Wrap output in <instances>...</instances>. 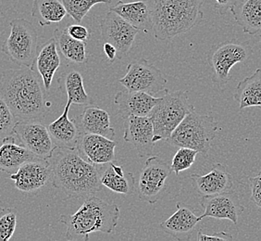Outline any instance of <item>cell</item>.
I'll use <instances>...</instances> for the list:
<instances>
[{"label":"cell","mask_w":261,"mask_h":241,"mask_svg":"<svg viewBox=\"0 0 261 241\" xmlns=\"http://www.w3.org/2000/svg\"><path fill=\"white\" fill-rule=\"evenodd\" d=\"M68 102L76 105L87 106L94 104L90 95L86 93L84 78L79 71L71 70L67 74L64 79Z\"/></svg>","instance_id":"obj_30"},{"label":"cell","mask_w":261,"mask_h":241,"mask_svg":"<svg viewBox=\"0 0 261 241\" xmlns=\"http://www.w3.org/2000/svg\"><path fill=\"white\" fill-rule=\"evenodd\" d=\"M160 101V97L140 91H119L114 98L118 113L122 119L130 116H148Z\"/></svg>","instance_id":"obj_17"},{"label":"cell","mask_w":261,"mask_h":241,"mask_svg":"<svg viewBox=\"0 0 261 241\" xmlns=\"http://www.w3.org/2000/svg\"><path fill=\"white\" fill-rule=\"evenodd\" d=\"M68 34L76 40L82 42H87L90 38V32L86 26H81L80 23L77 25H70L66 28Z\"/></svg>","instance_id":"obj_36"},{"label":"cell","mask_w":261,"mask_h":241,"mask_svg":"<svg viewBox=\"0 0 261 241\" xmlns=\"http://www.w3.org/2000/svg\"><path fill=\"white\" fill-rule=\"evenodd\" d=\"M118 142L106 136L95 134H84L78 151L83 152L87 161L92 163L105 164L115 160V149Z\"/></svg>","instance_id":"obj_19"},{"label":"cell","mask_w":261,"mask_h":241,"mask_svg":"<svg viewBox=\"0 0 261 241\" xmlns=\"http://www.w3.org/2000/svg\"><path fill=\"white\" fill-rule=\"evenodd\" d=\"M120 214V208L117 205L93 195L87 197L73 214L61 215L60 221L67 226L65 236L68 240L88 241L91 234L96 232L113 233Z\"/></svg>","instance_id":"obj_3"},{"label":"cell","mask_w":261,"mask_h":241,"mask_svg":"<svg viewBox=\"0 0 261 241\" xmlns=\"http://www.w3.org/2000/svg\"><path fill=\"white\" fill-rule=\"evenodd\" d=\"M83 134H95L114 140L115 130L111 125L110 114L95 104L86 106L82 114L75 118Z\"/></svg>","instance_id":"obj_21"},{"label":"cell","mask_w":261,"mask_h":241,"mask_svg":"<svg viewBox=\"0 0 261 241\" xmlns=\"http://www.w3.org/2000/svg\"><path fill=\"white\" fill-rule=\"evenodd\" d=\"M61 58L56 44L54 37L45 42L38 47L35 64L37 71L43 81L45 90L48 92L50 89L52 81L56 71L61 66Z\"/></svg>","instance_id":"obj_22"},{"label":"cell","mask_w":261,"mask_h":241,"mask_svg":"<svg viewBox=\"0 0 261 241\" xmlns=\"http://www.w3.org/2000/svg\"><path fill=\"white\" fill-rule=\"evenodd\" d=\"M251 201L261 211V172L256 176L249 177Z\"/></svg>","instance_id":"obj_35"},{"label":"cell","mask_w":261,"mask_h":241,"mask_svg":"<svg viewBox=\"0 0 261 241\" xmlns=\"http://www.w3.org/2000/svg\"><path fill=\"white\" fill-rule=\"evenodd\" d=\"M51 162L53 186L67 199H83L101 190L100 175L96 164L85 160L78 150H62Z\"/></svg>","instance_id":"obj_2"},{"label":"cell","mask_w":261,"mask_h":241,"mask_svg":"<svg viewBox=\"0 0 261 241\" xmlns=\"http://www.w3.org/2000/svg\"><path fill=\"white\" fill-rule=\"evenodd\" d=\"M103 49H104V52H105L109 61L111 63H113V61L117 59V50H116L115 46L111 45V43L105 42V44L103 45Z\"/></svg>","instance_id":"obj_39"},{"label":"cell","mask_w":261,"mask_h":241,"mask_svg":"<svg viewBox=\"0 0 261 241\" xmlns=\"http://www.w3.org/2000/svg\"><path fill=\"white\" fill-rule=\"evenodd\" d=\"M12 135L39 159L51 160L58 150L47 127L39 120H17Z\"/></svg>","instance_id":"obj_10"},{"label":"cell","mask_w":261,"mask_h":241,"mask_svg":"<svg viewBox=\"0 0 261 241\" xmlns=\"http://www.w3.org/2000/svg\"><path fill=\"white\" fill-rule=\"evenodd\" d=\"M17 227V212L12 208L0 211V241H9L12 238Z\"/></svg>","instance_id":"obj_33"},{"label":"cell","mask_w":261,"mask_h":241,"mask_svg":"<svg viewBox=\"0 0 261 241\" xmlns=\"http://www.w3.org/2000/svg\"><path fill=\"white\" fill-rule=\"evenodd\" d=\"M233 237L231 236L230 233H226V232H216L213 234H204L202 232H198L197 234V240L198 241H229L232 240Z\"/></svg>","instance_id":"obj_37"},{"label":"cell","mask_w":261,"mask_h":241,"mask_svg":"<svg viewBox=\"0 0 261 241\" xmlns=\"http://www.w3.org/2000/svg\"><path fill=\"white\" fill-rule=\"evenodd\" d=\"M119 82L127 90L140 91L156 95L168 92V80L159 68L146 59L135 60L127 66L125 76Z\"/></svg>","instance_id":"obj_9"},{"label":"cell","mask_w":261,"mask_h":241,"mask_svg":"<svg viewBox=\"0 0 261 241\" xmlns=\"http://www.w3.org/2000/svg\"><path fill=\"white\" fill-rule=\"evenodd\" d=\"M36 158L25 147L16 143L14 135L6 136L2 139L0 146V172H5L9 175L14 174L21 164Z\"/></svg>","instance_id":"obj_24"},{"label":"cell","mask_w":261,"mask_h":241,"mask_svg":"<svg viewBox=\"0 0 261 241\" xmlns=\"http://www.w3.org/2000/svg\"><path fill=\"white\" fill-rule=\"evenodd\" d=\"M54 38L58 51L66 60L75 64H86L88 61L86 42L72 38L64 29H56Z\"/></svg>","instance_id":"obj_27"},{"label":"cell","mask_w":261,"mask_h":241,"mask_svg":"<svg viewBox=\"0 0 261 241\" xmlns=\"http://www.w3.org/2000/svg\"><path fill=\"white\" fill-rule=\"evenodd\" d=\"M17 119L5 100L0 95V139L12 135Z\"/></svg>","instance_id":"obj_34"},{"label":"cell","mask_w":261,"mask_h":241,"mask_svg":"<svg viewBox=\"0 0 261 241\" xmlns=\"http://www.w3.org/2000/svg\"><path fill=\"white\" fill-rule=\"evenodd\" d=\"M100 182L102 186L115 193L130 195L135 190L136 178L130 173L125 175L122 166L116 165L111 162L108 169L100 176Z\"/></svg>","instance_id":"obj_28"},{"label":"cell","mask_w":261,"mask_h":241,"mask_svg":"<svg viewBox=\"0 0 261 241\" xmlns=\"http://www.w3.org/2000/svg\"><path fill=\"white\" fill-rule=\"evenodd\" d=\"M259 46L261 47V37H260V41H259Z\"/></svg>","instance_id":"obj_40"},{"label":"cell","mask_w":261,"mask_h":241,"mask_svg":"<svg viewBox=\"0 0 261 241\" xmlns=\"http://www.w3.org/2000/svg\"><path fill=\"white\" fill-rule=\"evenodd\" d=\"M123 138L136 149L141 158L153 155L156 142L153 125L148 116H130L125 119Z\"/></svg>","instance_id":"obj_15"},{"label":"cell","mask_w":261,"mask_h":241,"mask_svg":"<svg viewBox=\"0 0 261 241\" xmlns=\"http://www.w3.org/2000/svg\"><path fill=\"white\" fill-rule=\"evenodd\" d=\"M194 110L196 108L190 103L186 91H168L162 94L148 115L154 129V141L166 142L185 117Z\"/></svg>","instance_id":"obj_6"},{"label":"cell","mask_w":261,"mask_h":241,"mask_svg":"<svg viewBox=\"0 0 261 241\" xmlns=\"http://www.w3.org/2000/svg\"><path fill=\"white\" fill-rule=\"evenodd\" d=\"M65 6L67 13L81 23L86 14L90 11L94 6L97 4H111V0H62Z\"/></svg>","instance_id":"obj_31"},{"label":"cell","mask_w":261,"mask_h":241,"mask_svg":"<svg viewBox=\"0 0 261 241\" xmlns=\"http://www.w3.org/2000/svg\"><path fill=\"white\" fill-rule=\"evenodd\" d=\"M204 0H153L152 30L158 40H171L186 34L203 20Z\"/></svg>","instance_id":"obj_4"},{"label":"cell","mask_w":261,"mask_h":241,"mask_svg":"<svg viewBox=\"0 0 261 241\" xmlns=\"http://www.w3.org/2000/svg\"><path fill=\"white\" fill-rule=\"evenodd\" d=\"M200 205L204 209L201 219L211 217L215 219H226L238 224V218L245 211L239 200V197L233 190L227 191L212 196L201 198Z\"/></svg>","instance_id":"obj_14"},{"label":"cell","mask_w":261,"mask_h":241,"mask_svg":"<svg viewBox=\"0 0 261 241\" xmlns=\"http://www.w3.org/2000/svg\"><path fill=\"white\" fill-rule=\"evenodd\" d=\"M0 95L17 120H41L47 113L46 95L34 68L8 70L2 76Z\"/></svg>","instance_id":"obj_1"},{"label":"cell","mask_w":261,"mask_h":241,"mask_svg":"<svg viewBox=\"0 0 261 241\" xmlns=\"http://www.w3.org/2000/svg\"><path fill=\"white\" fill-rule=\"evenodd\" d=\"M202 219L181 202L177 203V211L161 224L162 231L176 240H188L196 225Z\"/></svg>","instance_id":"obj_20"},{"label":"cell","mask_w":261,"mask_h":241,"mask_svg":"<svg viewBox=\"0 0 261 241\" xmlns=\"http://www.w3.org/2000/svg\"><path fill=\"white\" fill-rule=\"evenodd\" d=\"M111 10L140 31L148 33L152 29L150 7L146 1L129 3L119 1L114 7H111Z\"/></svg>","instance_id":"obj_25"},{"label":"cell","mask_w":261,"mask_h":241,"mask_svg":"<svg viewBox=\"0 0 261 241\" xmlns=\"http://www.w3.org/2000/svg\"><path fill=\"white\" fill-rule=\"evenodd\" d=\"M10 34L2 45V52L18 65L34 68L38 51V34L25 19L10 21Z\"/></svg>","instance_id":"obj_7"},{"label":"cell","mask_w":261,"mask_h":241,"mask_svg":"<svg viewBox=\"0 0 261 241\" xmlns=\"http://www.w3.org/2000/svg\"><path fill=\"white\" fill-rule=\"evenodd\" d=\"M214 1L216 2V8L221 14H224L228 10H231V7L236 2V0H214Z\"/></svg>","instance_id":"obj_38"},{"label":"cell","mask_w":261,"mask_h":241,"mask_svg":"<svg viewBox=\"0 0 261 241\" xmlns=\"http://www.w3.org/2000/svg\"><path fill=\"white\" fill-rule=\"evenodd\" d=\"M52 176L50 160L36 158L26 161L19 169L11 174V180L18 190L24 193H34L40 190L49 182Z\"/></svg>","instance_id":"obj_13"},{"label":"cell","mask_w":261,"mask_h":241,"mask_svg":"<svg viewBox=\"0 0 261 241\" xmlns=\"http://www.w3.org/2000/svg\"><path fill=\"white\" fill-rule=\"evenodd\" d=\"M171 173V166L165 161L158 156H150L141 170L138 179V194L141 200L155 204L160 200Z\"/></svg>","instance_id":"obj_11"},{"label":"cell","mask_w":261,"mask_h":241,"mask_svg":"<svg viewBox=\"0 0 261 241\" xmlns=\"http://www.w3.org/2000/svg\"><path fill=\"white\" fill-rule=\"evenodd\" d=\"M67 14L62 0H34L32 16L41 26L60 22Z\"/></svg>","instance_id":"obj_29"},{"label":"cell","mask_w":261,"mask_h":241,"mask_svg":"<svg viewBox=\"0 0 261 241\" xmlns=\"http://www.w3.org/2000/svg\"><path fill=\"white\" fill-rule=\"evenodd\" d=\"M196 191L200 196H212L232 190L233 179L226 166L221 163L212 165L211 172L206 175L193 174L190 176Z\"/></svg>","instance_id":"obj_18"},{"label":"cell","mask_w":261,"mask_h":241,"mask_svg":"<svg viewBox=\"0 0 261 241\" xmlns=\"http://www.w3.org/2000/svg\"><path fill=\"white\" fill-rule=\"evenodd\" d=\"M234 100L240 110L261 108V69L239 82L234 92Z\"/></svg>","instance_id":"obj_26"},{"label":"cell","mask_w":261,"mask_h":241,"mask_svg":"<svg viewBox=\"0 0 261 241\" xmlns=\"http://www.w3.org/2000/svg\"><path fill=\"white\" fill-rule=\"evenodd\" d=\"M70 105L71 103L67 102L61 117L47 126L58 149L78 150L84 135L75 118L71 120L69 118Z\"/></svg>","instance_id":"obj_16"},{"label":"cell","mask_w":261,"mask_h":241,"mask_svg":"<svg viewBox=\"0 0 261 241\" xmlns=\"http://www.w3.org/2000/svg\"><path fill=\"white\" fill-rule=\"evenodd\" d=\"M197 151L189 148H180L176 152L171 161V171L175 173L176 176L182 171L188 170L196 161Z\"/></svg>","instance_id":"obj_32"},{"label":"cell","mask_w":261,"mask_h":241,"mask_svg":"<svg viewBox=\"0 0 261 241\" xmlns=\"http://www.w3.org/2000/svg\"><path fill=\"white\" fill-rule=\"evenodd\" d=\"M252 54V47L247 42L225 41L213 45L206 54L212 70V82L220 87L225 86L231 80V68L239 63H246Z\"/></svg>","instance_id":"obj_8"},{"label":"cell","mask_w":261,"mask_h":241,"mask_svg":"<svg viewBox=\"0 0 261 241\" xmlns=\"http://www.w3.org/2000/svg\"><path fill=\"white\" fill-rule=\"evenodd\" d=\"M219 130L221 128L213 116L200 114L194 110L185 117L166 142L177 148H189L206 156Z\"/></svg>","instance_id":"obj_5"},{"label":"cell","mask_w":261,"mask_h":241,"mask_svg":"<svg viewBox=\"0 0 261 241\" xmlns=\"http://www.w3.org/2000/svg\"><path fill=\"white\" fill-rule=\"evenodd\" d=\"M230 11L246 34L260 33L261 0H236Z\"/></svg>","instance_id":"obj_23"},{"label":"cell","mask_w":261,"mask_h":241,"mask_svg":"<svg viewBox=\"0 0 261 241\" xmlns=\"http://www.w3.org/2000/svg\"><path fill=\"white\" fill-rule=\"evenodd\" d=\"M100 30L105 42L115 46L118 60H122L129 53L140 31L112 10L101 21Z\"/></svg>","instance_id":"obj_12"}]
</instances>
